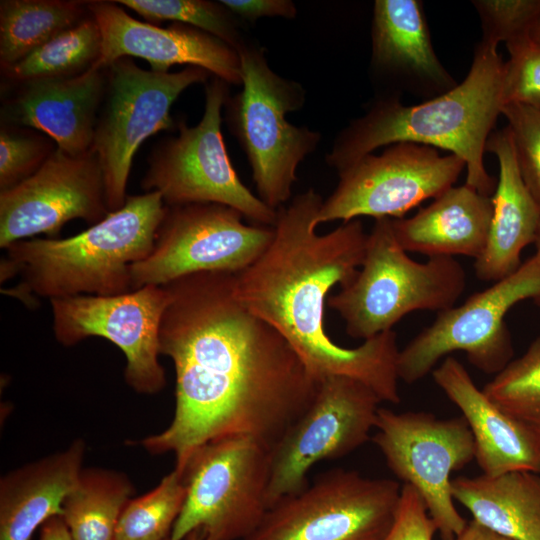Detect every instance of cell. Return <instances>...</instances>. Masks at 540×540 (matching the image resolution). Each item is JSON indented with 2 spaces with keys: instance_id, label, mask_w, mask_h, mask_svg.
I'll list each match as a JSON object with an SVG mask.
<instances>
[{
  "instance_id": "obj_1",
  "label": "cell",
  "mask_w": 540,
  "mask_h": 540,
  "mask_svg": "<svg viewBox=\"0 0 540 540\" xmlns=\"http://www.w3.org/2000/svg\"><path fill=\"white\" fill-rule=\"evenodd\" d=\"M162 286L169 302L160 354L175 368V411L166 429L139 443L152 454L173 452L178 471L217 439L246 437L273 450L313 402L319 380L237 300L232 273H194Z\"/></svg>"
},
{
  "instance_id": "obj_2",
  "label": "cell",
  "mask_w": 540,
  "mask_h": 540,
  "mask_svg": "<svg viewBox=\"0 0 540 540\" xmlns=\"http://www.w3.org/2000/svg\"><path fill=\"white\" fill-rule=\"evenodd\" d=\"M323 201L310 188L277 209L274 236L265 252L233 274L234 295L286 339L318 380L350 377L381 401L397 404L396 333L385 331L356 348H343L325 330L327 296L335 285L343 287L355 277L368 234L358 219L317 234L315 219Z\"/></svg>"
},
{
  "instance_id": "obj_3",
  "label": "cell",
  "mask_w": 540,
  "mask_h": 540,
  "mask_svg": "<svg viewBox=\"0 0 540 540\" xmlns=\"http://www.w3.org/2000/svg\"><path fill=\"white\" fill-rule=\"evenodd\" d=\"M504 62L497 47L480 43L465 79L417 105L382 99L335 139L326 162L337 172L380 147L401 142L447 150L467 169L466 185L492 197L496 183L484 166L486 143L503 103Z\"/></svg>"
},
{
  "instance_id": "obj_4",
  "label": "cell",
  "mask_w": 540,
  "mask_h": 540,
  "mask_svg": "<svg viewBox=\"0 0 540 540\" xmlns=\"http://www.w3.org/2000/svg\"><path fill=\"white\" fill-rule=\"evenodd\" d=\"M165 207L155 191L128 195L123 207L77 235L15 242L1 260V283L19 274L11 293L28 301L32 294L52 300L131 292V266L151 253Z\"/></svg>"
},
{
  "instance_id": "obj_5",
  "label": "cell",
  "mask_w": 540,
  "mask_h": 540,
  "mask_svg": "<svg viewBox=\"0 0 540 540\" xmlns=\"http://www.w3.org/2000/svg\"><path fill=\"white\" fill-rule=\"evenodd\" d=\"M465 287V270L454 257L417 262L396 240L391 218H381L368 234L355 277L327 301L349 336L367 340L392 330L411 312L455 306Z\"/></svg>"
},
{
  "instance_id": "obj_6",
  "label": "cell",
  "mask_w": 540,
  "mask_h": 540,
  "mask_svg": "<svg viewBox=\"0 0 540 540\" xmlns=\"http://www.w3.org/2000/svg\"><path fill=\"white\" fill-rule=\"evenodd\" d=\"M237 52L242 90L225 104L227 122L247 156L258 197L277 210L290 200L297 167L321 135L286 119L305 102L300 83L275 73L258 44L245 40Z\"/></svg>"
},
{
  "instance_id": "obj_7",
  "label": "cell",
  "mask_w": 540,
  "mask_h": 540,
  "mask_svg": "<svg viewBox=\"0 0 540 540\" xmlns=\"http://www.w3.org/2000/svg\"><path fill=\"white\" fill-rule=\"evenodd\" d=\"M271 451L246 437L196 448L179 471L186 498L169 540L194 531L203 540H244L253 533L269 509Z\"/></svg>"
},
{
  "instance_id": "obj_8",
  "label": "cell",
  "mask_w": 540,
  "mask_h": 540,
  "mask_svg": "<svg viewBox=\"0 0 540 540\" xmlns=\"http://www.w3.org/2000/svg\"><path fill=\"white\" fill-rule=\"evenodd\" d=\"M228 87L223 80L210 78L200 122L192 127L178 122V134L155 146L141 187L145 193H160L167 206L218 203L236 209L256 225L273 227L277 210L242 183L226 150L221 111L229 98Z\"/></svg>"
},
{
  "instance_id": "obj_9",
  "label": "cell",
  "mask_w": 540,
  "mask_h": 540,
  "mask_svg": "<svg viewBox=\"0 0 540 540\" xmlns=\"http://www.w3.org/2000/svg\"><path fill=\"white\" fill-rule=\"evenodd\" d=\"M524 300L540 307L537 253L514 273L471 295L460 306L438 312L434 322L399 351V379L408 384L419 381L441 358L454 351L465 352L468 361L483 373L496 375L514 355L505 315Z\"/></svg>"
},
{
  "instance_id": "obj_10",
  "label": "cell",
  "mask_w": 540,
  "mask_h": 540,
  "mask_svg": "<svg viewBox=\"0 0 540 540\" xmlns=\"http://www.w3.org/2000/svg\"><path fill=\"white\" fill-rule=\"evenodd\" d=\"M106 69L103 106L91 150L102 170L109 212H114L126 202V186L138 148L148 137L172 129V104L186 88L206 84L212 74L195 66L158 73L140 68L128 57L117 59Z\"/></svg>"
},
{
  "instance_id": "obj_11",
  "label": "cell",
  "mask_w": 540,
  "mask_h": 540,
  "mask_svg": "<svg viewBox=\"0 0 540 540\" xmlns=\"http://www.w3.org/2000/svg\"><path fill=\"white\" fill-rule=\"evenodd\" d=\"M400 495L395 480L332 469L270 507L244 540H383Z\"/></svg>"
},
{
  "instance_id": "obj_12",
  "label": "cell",
  "mask_w": 540,
  "mask_h": 540,
  "mask_svg": "<svg viewBox=\"0 0 540 540\" xmlns=\"http://www.w3.org/2000/svg\"><path fill=\"white\" fill-rule=\"evenodd\" d=\"M243 217L218 203L166 205L151 253L131 266L132 291L194 273L235 274L249 267L271 243L274 228L244 224Z\"/></svg>"
},
{
  "instance_id": "obj_13",
  "label": "cell",
  "mask_w": 540,
  "mask_h": 540,
  "mask_svg": "<svg viewBox=\"0 0 540 540\" xmlns=\"http://www.w3.org/2000/svg\"><path fill=\"white\" fill-rule=\"evenodd\" d=\"M375 428L372 440L387 466L420 494L441 540H455L467 521L454 505L450 475L475 458V443L466 420L379 408Z\"/></svg>"
},
{
  "instance_id": "obj_14",
  "label": "cell",
  "mask_w": 540,
  "mask_h": 540,
  "mask_svg": "<svg viewBox=\"0 0 540 540\" xmlns=\"http://www.w3.org/2000/svg\"><path fill=\"white\" fill-rule=\"evenodd\" d=\"M465 162L453 154L409 142L389 145L339 171V182L323 201L315 224L347 222L360 216L403 218L427 199L454 186Z\"/></svg>"
},
{
  "instance_id": "obj_15",
  "label": "cell",
  "mask_w": 540,
  "mask_h": 540,
  "mask_svg": "<svg viewBox=\"0 0 540 540\" xmlns=\"http://www.w3.org/2000/svg\"><path fill=\"white\" fill-rule=\"evenodd\" d=\"M380 402L356 379L340 375L320 379L311 405L271 451L268 508L303 490L316 463L341 458L366 443Z\"/></svg>"
},
{
  "instance_id": "obj_16",
  "label": "cell",
  "mask_w": 540,
  "mask_h": 540,
  "mask_svg": "<svg viewBox=\"0 0 540 540\" xmlns=\"http://www.w3.org/2000/svg\"><path fill=\"white\" fill-rule=\"evenodd\" d=\"M168 302L166 288L155 285L119 295L52 299L53 333L64 346L89 337L109 340L125 355L126 383L138 393L155 394L166 385L159 332Z\"/></svg>"
},
{
  "instance_id": "obj_17",
  "label": "cell",
  "mask_w": 540,
  "mask_h": 540,
  "mask_svg": "<svg viewBox=\"0 0 540 540\" xmlns=\"http://www.w3.org/2000/svg\"><path fill=\"white\" fill-rule=\"evenodd\" d=\"M109 213L93 151L73 156L56 147L34 174L0 191V248L40 234L58 238L71 220L92 226Z\"/></svg>"
},
{
  "instance_id": "obj_18",
  "label": "cell",
  "mask_w": 540,
  "mask_h": 540,
  "mask_svg": "<svg viewBox=\"0 0 540 540\" xmlns=\"http://www.w3.org/2000/svg\"><path fill=\"white\" fill-rule=\"evenodd\" d=\"M101 34V51L93 64L106 68L123 57L146 60L152 71L167 73L176 64L209 71L229 85H242L241 60L232 46L181 23L163 28L131 17L115 1H87Z\"/></svg>"
},
{
  "instance_id": "obj_19",
  "label": "cell",
  "mask_w": 540,
  "mask_h": 540,
  "mask_svg": "<svg viewBox=\"0 0 540 540\" xmlns=\"http://www.w3.org/2000/svg\"><path fill=\"white\" fill-rule=\"evenodd\" d=\"M432 375L461 410L473 435L475 459L483 474L540 473V436L493 403L457 359L446 357Z\"/></svg>"
},
{
  "instance_id": "obj_20",
  "label": "cell",
  "mask_w": 540,
  "mask_h": 540,
  "mask_svg": "<svg viewBox=\"0 0 540 540\" xmlns=\"http://www.w3.org/2000/svg\"><path fill=\"white\" fill-rule=\"evenodd\" d=\"M106 82L107 69L92 66L76 76L24 84L10 118L47 135L64 152L83 155L93 145Z\"/></svg>"
},
{
  "instance_id": "obj_21",
  "label": "cell",
  "mask_w": 540,
  "mask_h": 540,
  "mask_svg": "<svg viewBox=\"0 0 540 540\" xmlns=\"http://www.w3.org/2000/svg\"><path fill=\"white\" fill-rule=\"evenodd\" d=\"M486 152L499 164V178L492 196L493 214L486 245L475 259L478 279L499 281L522 264V251L536 241L540 206L521 176L512 135L507 127L490 134Z\"/></svg>"
},
{
  "instance_id": "obj_22",
  "label": "cell",
  "mask_w": 540,
  "mask_h": 540,
  "mask_svg": "<svg viewBox=\"0 0 540 540\" xmlns=\"http://www.w3.org/2000/svg\"><path fill=\"white\" fill-rule=\"evenodd\" d=\"M492 214V197L464 184L452 186L415 215L391 222L406 252L476 259L486 245Z\"/></svg>"
},
{
  "instance_id": "obj_23",
  "label": "cell",
  "mask_w": 540,
  "mask_h": 540,
  "mask_svg": "<svg viewBox=\"0 0 540 540\" xmlns=\"http://www.w3.org/2000/svg\"><path fill=\"white\" fill-rule=\"evenodd\" d=\"M82 439L66 449L25 464L0 480V540H31L48 519L62 515L85 454Z\"/></svg>"
},
{
  "instance_id": "obj_24",
  "label": "cell",
  "mask_w": 540,
  "mask_h": 540,
  "mask_svg": "<svg viewBox=\"0 0 540 540\" xmlns=\"http://www.w3.org/2000/svg\"><path fill=\"white\" fill-rule=\"evenodd\" d=\"M372 64L441 94L457 84L437 58L422 3L376 0L372 19Z\"/></svg>"
},
{
  "instance_id": "obj_25",
  "label": "cell",
  "mask_w": 540,
  "mask_h": 540,
  "mask_svg": "<svg viewBox=\"0 0 540 540\" xmlns=\"http://www.w3.org/2000/svg\"><path fill=\"white\" fill-rule=\"evenodd\" d=\"M451 491L482 525L517 540H540V473L459 476Z\"/></svg>"
},
{
  "instance_id": "obj_26",
  "label": "cell",
  "mask_w": 540,
  "mask_h": 540,
  "mask_svg": "<svg viewBox=\"0 0 540 540\" xmlns=\"http://www.w3.org/2000/svg\"><path fill=\"white\" fill-rule=\"evenodd\" d=\"M87 1L2 0L1 69L19 62L63 31L88 17Z\"/></svg>"
},
{
  "instance_id": "obj_27",
  "label": "cell",
  "mask_w": 540,
  "mask_h": 540,
  "mask_svg": "<svg viewBox=\"0 0 540 540\" xmlns=\"http://www.w3.org/2000/svg\"><path fill=\"white\" fill-rule=\"evenodd\" d=\"M134 493L123 472L83 468L62 506L73 540H114L120 515Z\"/></svg>"
},
{
  "instance_id": "obj_28",
  "label": "cell",
  "mask_w": 540,
  "mask_h": 540,
  "mask_svg": "<svg viewBox=\"0 0 540 540\" xmlns=\"http://www.w3.org/2000/svg\"><path fill=\"white\" fill-rule=\"evenodd\" d=\"M100 51V30L89 13L79 24L58 34L2 71L8 79L23 85L72 77L92 67Z\"/></svg>"
},
{
  "instance_id": "obj_29",
  "label": "cell",
  "mask_w": 540,
  "mask_h": 540,
  "mask_svg": "<svg viewBox=\"0 0 540 540\" xmlns=\"http://www.w3.org/2000/svg\"><path fill=\"white\" fill-rule=\"evenodd\" d=\"M186 485L174 469L148 493L131 498L125 505L114 540H167L182 510Z\"/></svg>"
},
{
  "instance_id": "obj_30",
  "label": "cell",
  "mask_w": 540,
  "mask_h": 540,
  "mask_svg": "<svg viewBox=\"0 0 540 540\" xmlns=\"http://www.w3.org/2000/svg\"><path fill=\"white\" fill-rule=\"evenodd\" d=\"M482 391L505 413L540 436V336Z\"/></svg>"
},
{
  "instance_id": "obj_31",
  "label": "cell",
  "mask_w": 540,
  "mask_h": 540,
  "mask_svg": "<svg viewBox=\"0 0 540 540\" xmlns=\"http://www.w3.org/2000/svg\"><path fill=\"white\" fill-rule=\"evenodd\" d=\"M118 5L133 10L153 24L173 21L207 32L234 49L246 40L236 16L220 1L207 0H118Z\"/></svg>"
},
{
  "instance_id": "obj_32",
  "label": "cell",
  "mask_w": 540,
  "mask_h": 540,
  "mask_svg": "<svg viewBox=\"0 0 540 540\" xmlns=\"http://www.w3.org/2000/svg\"><path fill=\"white\" fill-rule=\"evenodd\" d=\"M482 24V43L497 47L530 35L540 18V0H474Z\"/></svg>"
},
{
  "instance_id": "obj_33",
  "label": "cell",
  "mask_w": 540,
  "mask_h": 540,
  "mask_svg": "<svg viewBox=\"0 0 540 540\" xmlns=\"http://www.w3.org/2000/svg\"><path fill=\"white\" fill-rule=\"evenodd\" d=\"M509 58L504 62L503 103L540 109V44L526 35L506 44Z\"/></svg>"
},
{
  "instance_id": "obj_34",
  "label": "cell",
  "mask_w": 540,
  "mask_h": 540,
  "mask_svg": "<svg viewBox=\"0 0 540 540\" xmlns=\"http://www.w3.org/2000/svg\"><path fill=\"white\" fill-rule=\"evenodd\" d=\"M52 141L41 135L2 127L0 131V191L9 189L34 174L55 151Z\"/></svg>"
},
{
  "instance_id": "obj_35",
  "label": "cell",
  "mask_w": 540,
  "mask_h": 540,
  "mask_svg": "<svg viewBox=\"0 0 540 540\" xmlns=\"http://www.w3.org/2000/svg\"><path fill=\"white\" fill-rule=\"evenodd\" d=\"M521 176L540 206V109L522 104L504 105Z\"/></svg>"
},
{
  "instance_id": "obj_36",
  "label": "cell",
  "mask_w": 540,
  "mask_h": 540,
  "mask_svg": "<svg viewBox=\"0 0 540 540\" xmlns=\"http://www.w3.org/2000/svg\"><path fill=\"white\" fill-rule=\"evenodd\" d=\"M437 526L416 489L404 484L393 524L383 540H432Z\"/></svg>"
},
{
  "instance_id": "obj_37",
  "label": "cell",
  "mask_w": 540,
  "mask_h": 540,
  "mask_svg": "<svg viewBox=\"0 0 540 540\" xmlns=\"http://www.w3.org/2000/svg\"><path fill=\"white\" fill-rule=\"evenodd\" d=\"M231 13L239 18L254 22L261 17L292 19L297 14L291 0H221Z\"/></svg>"
},
{
  "instance_id": "obj_38",
  "label": "cell",
  "mask_w": 540,
  "mask_h": 540,
  "mask_svg": "<svg viewBox=\"0 0 540 540\" xmlns=\"http://www.w3.org/2000/svg\"><path fill=\"white\" fill-rule=\"evenodd\" d=\"M455 540H517L512 537L503 535L494 531L476 520L472 519L467 522L463 531L455 538Z\"/></svg>"
},
{
  "instance_id": "obj_39",
  "label": "cell",
  "mask_w": 540,
  "mask_h": 540,
  "mask_svg": "<svg viewBox=\"0 0 540 540\" xmlns=\"http://www.w3.org/2000/svg\"><path fill=\"white\" fill-rule=\"evenodd\" d=\"M40 540H73L61 516L48 519L40 530Z\"/></svg>"
},
{
  "instance_id": "obj_40",
  "label": "cell",
  "mask_w": 540,
  "mask_h": 540,
  "mask_svg": "<svg viewBox=\"0 0 540 540\" xmlns=\"http://www.w3.org/2000/svg\"><path fill=\"white\" fill-rule=\"evenodd\" d=\"M531 37L540 44V18L531 31Z\"/></svg>"
},
{
  "instance_id": "obj_41",
  "label": "cell",
  "mask_w": 540,
  "mask_h": 540,
  "mask_svg": "<svg viewBox=\"0 0 540 540\" xmlns=\"http://www.w3.org/2000/svg\"><path fill=\"white\" fill-rule=\"evenodd\" d=\"M535 247H536V253L540 255V227L537 233L536 241H535Z\"/></svg>"
},
{
  "instance_id": "obj_42",
  "label": "cell",
  "mask_w": 540,
  "mask_h": 540,
  "mask_svg": "<svg viewBox=\"0 0 540 540\" xmlns=\"http://www.w3.org/2000/svg\"><path fill=\"white\" fill-rule=\"evenodd\" d=\"M167 540H169V539H167Z\"/></svg>"
}]
</instances>
